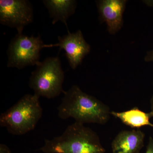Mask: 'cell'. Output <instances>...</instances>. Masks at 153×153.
Masks as SVG:
<instances>
[{
  "mask_svg": "<svg viewBox=\"0 0 153 153\" xmlns=\"http://www.w3.org/2000/svg\"><path fill=\"white\" fill-rule=\"evenodd\" d=\"M47 47L41 36H28L17 34L9 44L7 54L9 68L22 69L28 66H37L40 63V52Z\"/></svg>",
  "mask_w": 153,
  "mask_h": 153,
  "instance_id": "5",
  "label": "cell"
},
{
  "mask_svg": "<svg viewBox=\"0 0 153 153\" xmlns=\"http://www.w3.org/2000/svg\"><path fill=\"white\" fill-rule=\"evenodd\" d=\"M144 60L146 62H153V49L147 52L145 57Z\"/></svg>",
  "mask_w": 153,
  "mask_h": 153,
  "instance_id": "13",
  "label": "cell"
},
{
  "mask_svg": "<svg viewBox=\"0 0 153 153\" xmlns=\"http://www.w3.org/2000/svg\"><path fill=\"white\" fill-rule=\"evenodd\" d=\"M58 43L47 45V47H58L65 51L66 58L71 68L76 69L91 51V47L85 41L81 30L58 37Z\"/></svg>",
  "mask_w": 153,
  "mask_h": 153,
  "instance_id": "7",
  "label": "cell"
},
{
  "mask_svg": "<svg viewBox=\"0 0 153 153\" xmlns=\"http://www.w3.org/2000/svg\"><path fill=\"white\" fill-rule=\"evenodd\" d=\"M145 137L144 133L140 129L122 131L111 143L112 153H140Z\"/></svg>",
  "mask_w": 153,
  "mask_h": 153,
  "instance_id": "9",
  "label": "cell"
},
{
  "mask_svg": "<svg viewBox=\"0 0 153 153\" xmlns=\"http://www.w3.org/2000/svg\"><path fill=\"white\" fill-rule=\"evenodd\" d=\"M33 5L27 0H1L0 23L22 34L25 26L33 22Z\"/></svg>",
  "mask_w": 153,
  "mask_h": 153,
  "instance_id": "6",
  "label": "cell"
},
{
  "mask_svg": "<svg viewBox=\"0 0 153 153\" xmlns=\"http://www.w3.org/2000/svg\"><path fill=\"white\" fill-rule=\"evenodd\" d=\"M40 97L27 94L0 116V126L10 134L22 135L33 130L43 114Z\"/></svg>",
  "mask_w": 153,
  "mask_h": 153,
  "instance_id": "3",
  "label": "cell"
},
{
  "mask_svg": "<svg viewBox=\"0 0 153 153\" xmlns=\"http://www.w3.org/2000/svg\"><path fill=\"white\" fill-rule=\"evenodd\" d=\"M38 150L45 153H105L97 134L83 124L75 122L63 134L52 140L45 139Z\"/></svg>",
  "mask_w": 153,
  "mask_h": 153,
  "instance_id": "2",
  "label": "cell"
},
{
  "mask_svg": "<svg viewBox=\"0 0 153 153\" xmlns=\"http://www.w3.org/2000/svg\"><path fill=\"white\" fill-rule=\"evenodd\" d=\"M126 2V0L96 1L100 19L106 24L108 31L111 34L114 35L122 27Z\"/></svg>",
  "mask_w": 153,
  "mask_h": 153,
  "instance_id": "8",
  "label": "cell"
},
{
  "mask_svg": "<svg viewBox=\"0 0 153 153\" xmlns=\"http://www.w3.org/2000/svg\"><path fill=\"white\" fill-rule=\"evenodd\" d=\"M0 153H12L10 149L7 145L4 144H0Z\"/></svg>",
  "mask_w": 153,
  "mask_h": 153,
  "instance_id": "14",
  "label": "cell"
},
{
  "mask_svg": "<svg viewBox=\"0 0 153 153\" xmlns=\"http://www.w3.org/2000/svg\"><path fill=\"white\" fill-rule=\"evenodd\" d=\"M144 2L149 7H153V0L152 1H145Z\"/></svg>",
  "mask_w": 153,
  "mask_h": 153,
  "instance_id": "15",
  "label": "cell"
},
{
  "mask_svg": "<svg viewBox=\"0 0 153 153\" xmlns=\"http://www.w3.org/2000/svg\"><path fill=\"white\" fill-rule=\"evenodd\" d=\"M62 102L57 107L60 118H72L76 122L104 125L109 120V107L94 97L82 91L79 86L73 85L63 92Z\"/></svg>",
  "mask_w": 153,
  "mask_h": 153,
  "instance_id": "1",
  "label": "cell"
},
{
  "mask_svg": "<svg viewBox=\"0 0 153 153\" xmlns=\"http://www.w3.org/2000/svg\"><path fill=\"white\" fill-rule=\"evenodd\" d=\"M111 114L119 119L123 123L132 128H140L144 126H150L153 127V124L150 120L153 117V112H144L138 108L134 107L131 109L123 111H111Z\"/></svg>",
  "mask_w": 153,
  "mask_h": 153,
  "instance_id": "11",
  "label": "cell"
},
{
  "mask_svg": "<svg viewBox=\"0 0 153 153\" xmlns=\"http://www.w3.org/2000/svg\"><path fill=\"white\" fill-rule=\"evenodd\" d=\"M151 111L153 112V95L151 99Z\"/></svg>",
  "mask_w": 153,
  "mask_h": 153,
  "instance_id": "16",
  "label": "cell"
},
{
  "mask_svg": "<svg viewBox=\"0 0 153 153\" xmlns=\"http://www.w3.org/2000/svg\"><path fill=\"white\" fill-rule=\"evenodd\" d=\"M36 66L29 82L34 94L39 97L52 99L64 92L63 84L65 76L59 57H47Z\"/></svg>",
  "mask_w": 153,
  "mask_h": 153,
  "instance_id": "4",
  "label": "cell"
},
{
  "mask_svg": "<svg viewBox=\"0 0 153 153\" xmlns=\"http://www.w3.org/2000/svg\"><path fill=\"white\" fill-rule=\"evenodd\" d=\"M43 4L45 6L50 18L52 24L55 25L60 21L66 26L68 31L67 21L75 13L76 1L74 0H44Z\"/></svg>",
  "mask_w": 153,
  "mask_h": 153,
  "instance_id": "10",
  "label": "cell"
},
{
  "mask_svg": "<svg viewBox=\"0 0 153 153\" xmlns=\"http://www.w3.org/2000/svg\"><path fill=\"white\" fill-rule=\"evenodd\" d=\"M146 153H153V138L152 137L149 138Z\"/></svg>",
  "mask_w": 153,
  "mask_h": 153,
  "instance_id": "12",
  "label": "cell"
}]
</instances>
